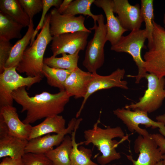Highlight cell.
<instances>
[{
	"label": "cell",
	"mask_w": 165,
	"mask_h": 165,
	"mask_svg": "<svg viewBox=\"0 0 165 165\" xmlns=\"http://www.w3.org/2000/svg\"><path fill=\"white\" fill-rule=\"evenodd\" d=\"M50 15H46L43 26L36 39L24 52L16 68L20 73H25L28 76L43 77V57L46 47L52 41L50 32Z\"/></svg>",
	"instance_id": "cell-3"
},
{
	"label": "cell",
	"mask_w": 165,
	"mask_h": 165,
	"mask_svg": "<svg viewBox=\"0 0 165 165\" xmlns=\"http://www.w3.org/2000/svg\"><path fill=\"white\" fill-rule=\"evenodd\" d=\"M0 165H24L22 158L14 159L9 157L3 158Z\"/></svg>",
	"instance_id": "cell-35"
},
{
	"label": "cell",
	"mask_w": 165,
	"mask_h": 165,
	"mask_svg": "<svg viewBox=\"0 0 165 165\" xmlns=\"http://www.w3.org/2000/svg\"><path fill=\"white\" fill-rule=\"evenodd\" d=\"M0 11L8 15L24 27L29 26L30 18L18 0H0Z\"/></svg>",
	"instance_id": "cell-23"
},
{
	"label": "cell",
	"mask_w": 165,
	"mask_h": 165,
	"mask_svg": "<svg viewBox=\"0 0 165 165\" xmlns=\"http://www.w3.org/2000/svg\"><path fill=\"white\" fill-rule=\"evenodd\" d=\"M22 160L24 165H54L44 154L25 153Z\"/></svg>",
	"instance_id": "cell-31"
},
{
	"label": "cell",
	"mask_w": 165,
	"mask_h": 165,
	"mask_svg": "<svg viewBox=\"0 0 165 165\" xmlns=\"http://www.w3.org/2000/svg\"><path fill=\"white\" fill-rule=\"evenodd\" d=\"M72 71L52 68L44 64L42 74L46 78L49 85L60 91L65 90V82Z\"/></svg>",
	"instance_id": "cell-26"
},
{
	"label": "cell",
	"mask_w": 165,
	"mask_h": 165,
	"mask_svg": "<svg viewBox=\"0 0 165 165\" xmlns=\"http://www.w3.org/2000/svg\"><path fill=\"white\" fill-rule=\"evenodd\" d=\"M155 165H164L163 163L162 160L157 163Z\"/></svg>",
	"instance_id": "cell-39"
},
{
	"label": "cell",
	"mask_w": 165,
	"mask_h": 165,
	"mask_svg": "<svg viewBox=\"0 0 165 165\" xmlns=\"http://www.w3.org/2000/svg\"><path fill=\"white\" fill-rule=\"evenodd\" d=\"M42 9L41 17L40 21L35 30L32 38L31 40L30 46L35 40V38L39 31L42 28L45 20L46 14L50 8L55 6L57 9L58 8L62 2V0H42Z\"/></svg>",
	"instance_id": "cell-30"
},
{
	"label": "cell",
	"mask_w": 165,
	"mask_h": 165,
	"mask_svg": "<svg viewBox=\"0 0 165 165\" xmlns=\"http://www.w3.org/2000/svg\"><path fill=\"white\" fill-rule=\"evenodd\" d=\"M113 113L131 132H136L139 135L143 136L149 135L150 134L146 129L139 127L140 125H142L146 127L158 128L160 134L165 138V125L150 118L148 116V113L144 111L138 110H132L122 108L114 110Z\"/></svg>",
	"instance_id": "cell-9"
},
{
	"label": "cell",
	"mask_w": 165,
	"mask_h": 165,
	"mask_svg": "<svg viewBox=\"0 0 165 165\" xmlns=\"http://www.w3.org/2000/svg\"><path fill=\"white\" fill-rule=\"evenodd\" d=\"M113 10L122 26L128 31L139 29L144 21L139 4L131 5L128 0H113Z\"/></svg>",
	"instance_id": "cell-15"
},
{
	"label": "cell",
	"mask_w": 165,
	"mask_h": 165,
	"mask_svg": "<svg viewBox=\"0 0 165 165\" xmlns=\"http://www.w3.org/2000/svg\"><path fill=\"white\" fill-rule=\"evenodd\" d=\"M153 25L152 44L143 56L144 67L160 78L165 77V30L154 20Z\"/></svg>",
	"instance_id": "cell-6"
},
{
	"label": "cell",
	"mask_w": 165,
	"mask_h": 165,
	"mask_svg": "<svg viewBox=\"0 0 165 165\" xmlns=\"http://www.w3.org/2000/svg\"><path fill=\"white\" fill-rule=\"evenodd\" d=\"M100 123L99 119L92 128L84 131L85 140L82 143L86 145L92 144L96 146L102 154L97 158L98 163L101 165H106L121 158L120 153L116 149L120 142L113 139L116 138L125 139L126 137L120 127L102 128L98 126Z\"/></svg>",
	"instance_id": "cell-2"
},
{
	"label": "cell",
	"mask_w": 165,
	"mask_h": 165,
	"mask_svg": "<svg viewBox=\"0 0 165 165\" xmlns=\"http://www.w3.org/2000/svg\"><path fill=\"white\" fill-rule=\"evenodd\" d=\"M93 73L78 67L72 70L64 83V90L70 97L75 98L85 97L92 78Z\"/></svg>",
	"instance_id": "cell-18"
},
{
	"label": "cell",
	"mask_w": 165,
	"mask_h": 165,
	"mask_svg": "<svg viewBox=\"0 0 165 165\" xmlns=\"http://www.w3.org/2000/svg\"><path fill=\"white\" fill-rule=\"evenodd\" d=\"M35 30L33 20H30V24L23 37L18 40L12 48L9 56L5 67H17L23 54L30 43Z\"/></svg>",
	"instance_id": "cell-21"
},
{
	"label": "cell",
	"mask_w": 165,
	"mask_h": 165,
	"mask_svg": "<svg viewBox=\"0 0 165 165\" xmlns=\"http://www.w3.org/2000/svg\"><path fill=\"white\" fill-rule=\"evenodd\" d=\"M13 46L9 41L0 39V73L4 71L6 63L9 57Z\"/></svg>",
	"instance_id": "cell-33"
},
{
	"label": "cell",
	"mask_w": 165,
	"mask_h": 165,
	"mask_svg": "<svg viewBox=\"0 0 165 165\" xmlns=\"http://www.w3.org/2000/svg\"><path fill=\"white\" fill-rule=\"evenodd\" d=\"M162 154L165 153V138L160 134H150Z\"/></svg>",
	"instance_id": "cell-34"
},
{
	"label": "cell",
	"mask_w": 165,
	"mask_h": 165,
	"mask_svg": "<svg viewBox=\"0 0 165 165\" xmlns=\"http://www.w3.org/2000/svg\"><path fill=\"white\" fill-rule=\"evenodd\" d=\"M65 123V120L61 116L46 117L40 124L32 127L28 141L51 133H61L66 128Z\"/></svg>",
	"instance_id": "cell-20"
},
{
	"label": "cell",
	"mask_w": 165,
	"mask_h": 165,
	"mask_svg": "<svg viewBox=\"0 0 165 165\" xmlns=\"http://www.w3.org/2000/svg\"><path fill=\"white\" fill-rule=\"evenodd\" d=\"M162 161L164 164L165 165V153L162 156Z\"/></svg>",
	"instance_id": "cell-38"
},
{
	"label": "cell",
	"mask_w": 165,
	"mask_h": 165,
	"mask_svg": "<svg viewBox=\"0 0 165 165\" xmlns=\"http://www.w3.org/2000/svg\"><path fill=\"white\" fill-rule=\"evenodd\" d=\"M98 15V25L94 24V26L89 28L90 30H94V33L93 38L87 44L82 62L88 71L93 74L97 73L104 63V47L108 41L107 27L104 16L102 14Z\"/></svg>",
	"instance_id": "cell-4"
},
{
	"label": "cell",
	"mask_w": 165,
	"mask_h": 165,
	"mask_svg": "<svg viewBox=\"0 0 165 165\" xmlns=\"http://www.w3.org/2000/svg\"><path fill=\"white\" fill-rule=\"evenodd\" d=\"M145 78L147 80L148 86L144 95L138 102L125 105V108L150 113L157 110L162 105L165 98L164 78H160L149 73H147Z\"/></svg>",
	"instance_id": "cell-7"
},
{
	"label": "cell",
	"mask_w": 165,
	"mask_h": 165,
	"mask_svg": "<svg viewBox=\"0 0 165 165\" xmlns=\"http://www.w3.org/2000/svg\"><path fill=\"white\" fill-rule=\"evenodd\" d=\"M93 3L101 8L105 13L107 20V39L111 46H113L127 31L122 26L118 18L114 15L113 0H95Z\"/></svg>",
	"instance_id": "cell-17"
},
{
	"label": "cell",
	"mask_w": 165,
	"mask_h": 165,
	"mask_svg": "<svg viewBox=\"0 0 165 165\" xmlns=\"http://www.w3.org/2000/svg\"></svg>",
	"instance_id": "cell-41"
},
{
	"label": "cell",
	"mask_w": 165,
	"mask_h": 165,
	"mask_svg": "<svg viewBox=\"0 0 165 165\" xmlns=\"http://www.w3.org/2000/svg\"><path fill=\"white\" fill-rule=\"evenodd\" d=\"M125 74L124 68H118L111 74L103 76L97 73L93 74L92 78L89 85L86 94L80 108L76 115V118L80 116L84 106L89 97L94 93L101 90L118 87L127 90V82L123 80Z\"/></svg>",
	"instance_id": "cell-10"
},
{
	"label": "cell",
	"mask_w": 165,
	"mask_h": 165,
	"mask_svg": "<svg viewBox=\"0 0 165 165\" xmlns=\"http://www.w3.org/2000/svg\"><path fill=\"white\" fill-rule=\"evenodd\" d=\"M28 141L13 136L9 133L0 135V158H22Z\"/></svg>",
	"instance_id": "cell-19"
},
{
	"label": "cell",
	"mask_w": 165,
	"mask_h": 165,
	"mask_svg": "<svg viewBox=\"0 0 165 165\" xmlns=\"http://www.w3.org/2000/svg\"><path fill=\"white\" fill-rule=\"evenodd\" d=\"M0 116L6 125L9 134L28 141L32 126L21 121L15 107L9 105L0 107Z\"/></svg>",
	"instance_id": "cell-16"
},
{
	"label": "cell",
	"mask_w": 165,
	"mask_h": 165,
	"mask_svg": "<svg viewBox=\"0 0 165 165\" xmlns=\"http://www.w3.org/2000/svg\"><path fill=\"white\" fill-rule=\"evenodd\" d=\"M134 149L136 153H139L136 160L131 155H127L132 165H155L162 160L163 155L150 134L145 136L139 135L134 141Z\"/></svg>",
	"instance_id": "cell-13"
},
{
	"label": "cell",
	"mask_w": 165,
	"mask_h": 165,
	"mask_svg": "<svg viewBox=\"0 0 165 165\" xmlns=\"http://www.w3.org/2000/svg\"><path fill=\"white\" fill-rule=\"evenodd\" d=\"M16 67H5L0 74V106H13L12 93L18 89L25 87L29 89L39 82L42 76L23 77L17 72Z\"/></svg>",
	"instance_id": "cell-8"
},
{
	"label": "cell",
	"mask_w": 165,
	"mask_h": 165,
	"mask_svg": "<svg viewBox=\"0 0 165 165\" xmlns=\"http://www.w3.org/2000/svg\"><path fill=\"white\" fill-rule=\"evenodd\" d=\"M82 118H72L69 122L68 127L62 132L59 134L45 135L28 141L25 149V153L44 154L58 146L62 142L68 134H71L77 124L81 122Z\"/></svg>",
	"instance_id": "cell-14"
},
{
	"label": "cell",
	"mask_w": 165,
	"mask_h": 165,
	"mask_svg": "<svg viewBox=\"0 0 165 165\" xmlns=\"http://www.w3.org/2000/svg\"><path fill=\"white\" fill-rule=\"evenodd\" d=\"M12 96L13 100L22 106L21 112H27L22 122L29 124L43 118L59 115L63 111L71 97L65 90L54 94L44 91L30 96L25 87L14 91Z\"/></svg>",
	"instance_id": "cell-1"
},
{
	"label": "cell",
	"mask_w": 165,
	"mask_h": 165,
	"mask_svg": "<svg viewBox=\"0 0 165 165\" xmlns=\"http://www.w3.org/2000/svg\"><path fill=\"white\" fill-rule=\"evenodd\" d=\"M90 33L79 31L53 36L50 48L53 55L56 57L64 53L73 54L84 50L88 43Z\"/></svg>",
	"instance_id": "cell-11"
},
{
	"label": "cell",
	"mask_w": 165,
	"mask_h": 165,
	"mask_svg": "<svg viewBox=\"0 0 165 165\" xmlns=\"http://www.w3.org/2000/svg\"><path fill=\"white\" fill-rule=\"evenodd\" d=\"M163 24H164V28L165 30V12L164 13V15H163Z\"/></svg>",
	"instance_id": "cell-40"
},
{
	"label": "cell",
	"mask_w": 165,
	"mask_h": 165,
	"mask_svg": "<svg viewBox=\"0 0 165 165\" xmlns=\"http://www.w3.org/2000/svg\"><path fill=\"white\" fill-rule=\"evenodd\" d=\"M50 15V32L53 37L63 34L83 31L91 33L85 26L84 16H75L59 13L54 8L51 10Z\"/></svg>",
	"instance_id": "cell-12"
},
{
	"label": "cell",
	"mask_w": 165,
	"mask_h": 165,
	"mask_svg": "<svg viewBox=\"0 0 165 165\" xmlns=\"http://www.w3.org/2000/svg\"><path fill=\"white\" fill-rule=\"evenodd\" d=\"M18 0L30 20H33L34 16L42 10V0Z\"/></svg>",
	"instance_id": "cell-32"
},
{
	"label": "cell",
	"mask_w": 165,
	"mask_h": 165,
	"mask_svg": "<svg viewBox=\"0 0 165 165\" xmlns=\"http://www.w3.org/2000/svg\"><path fill=\"white\" fill-rule=\"evenodd\" d=\"M147 39L145 29H139L131 31L128 35L123 36L115 45L111 46V50L116 52L126 53L130 54L137 66V75L130 76L135 78V83H139L147 73L144 67V61L141 56V51L144 47Z\"/></svg>",
	"instance_id": "cell-5"
},
{
	"label": "cell",
	"mask_w": 165,
	"mask_h": 165,
	"mask_svg": "<svg viewBox=\"0 0 165 165\" xmlns=\"http://www.w3.org/2000/svg\"><path fill=\"white\" fill-rule=\"evenodd\" d=\"M73 1L72 0H63L58 8L57 9L58 12L60 14H62Z\"/></svg>",
	"instance_id": "cell-36"
},
{
	"label": "cell",
	"mask_w": 165,
	"mask_h": 165,
	"mask_svg": "<svg viewBox=\"0 0 165 165\" xmlns=\"http://www.w3.org/2000/svg\"><path fill=\"white\" fill-rule=\"evenodd\" d=\"M78 52L73 54H62V56L57 57L53 55L44 59L43 63L50 67L67 70H73L78 67L79 58Z\"/></svg>",
	"instance_id": "cell-27"
},
{
	"label": "cell",
	"mask_w": 165,
	"mask_h": 165,
	"mask_svg": "<svg viewBox=\"0 0 165 165\" xmlns=\"http://www.w3.org/2000/svg\"><path fill=\"white\" fill-rule=\"evenodd\" d=\"M153 2V0H141V9L145 24V29L148 41L147 46L148 49L151 47L153 42V21L154 20Z\"/></svg>",
	"instance_id": "cell-28"
},
{
	"label": "cell",
	"mask_w": 165,
	"mask_h": 165,
	"mask_svg": "<svg viewBox=\"0 0 165 165\" xmlns=\"http://www.w3.org/2000/svg\"><path fill=\"white\" fill-rule=\"evenodd\" d=\"M95 0H75L73 1L63 14L75 16L78 14L87 15L93 19L96 24L98 15L93 14L91 11V6Z\"/></svg>",
	"instance_id": "cell-29"
},
{
	"label": "cell",
	"mask_w": 165,
	"mask_h": 165,
	"mask_svg": "<svg viewBox=\"0 0 165 165\" xmlns=\"http://www.w3.org/2000/svg\"><path fill=\"white\" fill-rule=\"evenodd\" d=\"M156 121L161 123L165 125V112L163 114L156 116Z\"/></svg>",
	"instance_id": "cell-37"
},
{
	"label": "cell",
	"mask_w": 165,
	"mask_h": 165,
	"mask_svg": "<svg viewBox=\"0 0 165 165\" xmlns=\"http://www.w3.org/2000/svg\"><path fill=\"white\" fill-rule=\"evenodd\" d=\"M72 147L71 137L67 135L59 145L45 155L54 165H71L70 155Z\"/></svg>",
	"instance_id": "cell-22"
},
{
	"label": "cell",
	"mask_w": 165,
	"mask_h": 165,
	"mask_svg": "<svg viewBox=\"0 0 165 165\" xmlns=\"http://www.w3.org/2000/svg\"><path fill=\"white\" fill-rule=\"evenodd\" d=\"M81 123H79L71 134L72 147L70 155L71 165H98L91 159L92 155L91 150L76 143L75 134Z\"/></svg>",
	"instance_id": "cell-24"
},
{
	"label": "cell",
	"mask_w": 165,
	"mask_h": 165,
	"mask_svg": "<svg viewBox=\"0 0 165 165\" xmlns=\"http://www.w3.org/2000/svg\"><path fill=\"white\" fill-rule=\"evenodd\" d=\"M24 27L8 15L0 11V39L9 41L22 38L21 31Z\"/></svg>",
	"instance_id": "cell-25"
}]
</instances>
